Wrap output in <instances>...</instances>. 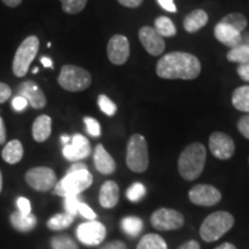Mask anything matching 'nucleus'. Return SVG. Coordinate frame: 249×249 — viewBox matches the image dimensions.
Listing matches in <instances>:
<instances>
[{
  "instance_id": "f257e3e1",
  "label": "nucleus",
  "mask_w": 249,
  "mask_h": 249,
  "mask_svg": "<svg viewBox=\"0 0 249 249\" xmlns=\"http://www.w3.org/2000/svg\"><path fill=\"white\" fill-rule=\"evenodd\" d=\"M156 73L166 80H194L201 73V62L187 52H171L160 59Z\"/></svg>"
},
{
  "instance_id": "f03ea898",
  "label": "nucleus",
  "mask_w": 249,
  "mask_h": 249,
  "mask_svg": "<svg viewBox=\"0 0 249 249\" xmlns=\"http://www.w3.org/2000/svg\"><path fill=\"white\" fill-rule=\"evenodd\" d=\"M207 151L202 143H192L183 149L178 160V170L180 176L187 181L197 179L203 172Z\"/></svg>"
},
{
  "instance_id": "7ed1b4c3",
  "label": "nucleus",
  "mask_w": 249,
  "mask_h": 249,
  "mask_svg": "<svg viewBox=\"0 0 249 249\" xmlns=\"http://www.w3.org/2000/svg\"><path fill=\"white\" fill-rule=\"evenodd\" d=\"M234 225V218L226 211H217L208 216L202 223L200 235L204 241L213 242L220 239Z\"/></svg>"
},
{
  "instance_id": "20e7f679",
  "label": "nucleus",
  "mask_w": 249,
  "mask_h": 249,
  "mask_svg": "<svg viewBox=\"0 0 249 249\" xmlns=\"http://www.w3.org/2000/svg\"><path fill=\"white\" fill-rule=\"evenodd\" d=\"M92 183V176L88 170L66 173V176L54 186L53 193L61 197L80 195V193L89 188Z\"/></svg>"
},
{
  "instance_id": "39448f33",
  "label": "nucleus",
  "mask_w": 249,
  "mask_h": 249,
  "mask_svg": "<svg viewBox=\"0 0 249 249\" xmlns=\"http://www.w3.org/2000/svg\"><path fill=\"white\" fill-rule=\"evenodd\" d=\"M126 163L133 172H144L149 165L148 144L145 139L140 134H134L127 144Z\"/></svg>"
},
{
  "instance_id": "423d86ee",
  "label": "nucleus",
  "mask_w": 249,
  "mask_h": 249,
  "mask_svg": "<svg viewBox=\"0 0 249 249\" xmlns=\"http://www.w3.org/2000/svg\"><path fill=\"white\" fill-rule=\"evenodd\" d=\"M39 49V39L37 36H29L21 43L17 52H15L13 60V73L15 76L23 77L29 71V67L34 59L36 58Z\"/></svg>"
},
{
  "instance_id": "0eeeda50",
  "label": "nucleus",
  "mask_w": 249,
  "mask_h": 249,
  "mask_svg": "<svg viewBox=\"0 0 249 249\" xmlns=\"http://www.w3.org/2000/svg\"><path fill=\"white\" fill-rule=\"evenodd\" d=\"M58 82L67 91L79 92L89 88V86L91 85V75L85 68L74 65H65L61 68Z\"/></svg>"
},
{
  "instance_id": "6e6552de",
  "label": "nucleus",
  "mask_w": 249,
  "mask_h": 249,
  "mask_svg": "<svg viewBox=\"0 0 249 249\" xmlns=\"http://www.w3.org/2000/svg\"><path fill=\"white\" fill-rule=\"evenodd\" d=\"M26 181L31 188L38 192H48L54 188L57 183V176L50 167H34L26 173Z\"/></svg>"
},
{
  "instance_id": "1a4fd4ad",
  "label": "nucleus",
  "mask_w": 249,
  "mask_h": 249,
  "mask_svg": "<svg viewBox=\"0 0 249 249\" xmlns=\"http://www.w3.org/2000/svg\"><path fill=\"white\" fill-rule=\"evenodd\" d=\"M185 223V218L179 211L160 208L151 214V225L160 231L178 230Z\"/></svg>"
},
{
  "instance_id": "9d476101",
  "label": "nucleus",
  "mask_w": 249,
  "mask_h": 249,
  "mask_svg": "<svg viewBox=\"0 0 249 249\" xmlns=\"http://www.w3.org/2000/svg\"><path fill=\"white\" fill-rule=\"evenodd\" d=\"M76 236L83 245L97 246L102 244L107 236V229L97 220H90L79 225L76 229Z\"/></svg>"
},
{
  "instance_id": "9b49d317",
  "label": "nucleus",
  "mask_w": 249,
  "mask_h": 249,
  "mask_svg": "<svg viewBox=\"0 0 249 249\" xmlns=\"http://www.w3.org/2000/svg\"><path fill=\"white\" fill-rule=\"evenodd\" d=\"M189 200L196 205L213 207L222 200V194L213 186L196 185L189 191Z\"/></svg>"
},
{
  "instance_id": "f8f14e48",
  "label": "nucleus",
  "mask_w": 249,
  "mask_h": 249,
  "mask_svg": "<svg viewBox=\"0 0 249 249\" xmlns=\"http://www.w3.org/2000/svg\"><path fill=\"white\" fill-rule=\"evenodd\" d=\"M209 147L214 157L218 160H229L234 154L235 145L229 135L222 132L213 133L209 140Z\"/></svg>"
},
{
  "instance_id": "ddd939ff",
  "label": "nucleus",
  "mask_w": 249,
  "mask_h": 249,
  "mask_svg": "<svg viewBox=\"0 0 249 249\" xmlns=\"http://www.w3.org/2000/svg\"><path fill=\"white\" fill-rule=\"evenodd\" d=\"M91 154V145L88 139L81 134H75L71 139V144L64 145L62 155L70 161H79L85 160Z\"/></svg>"
},
{
  "instance_id": "4468645a",
  "label": "nucleus",
  "mask_w": 249,
  "mask_h": 249,
  "mask_svg": "<svg viewBox=\"0 0 249 249\" xmlns=\"http://www.w3.org/2000/svg\"><path fill=\"white\" fill-rule=\"evenodd\" d=\"M107 57L113 65H124L129 58V42L123 35L111 37L107 44Z\"/></svg>"
},
{
  "instance_id": "2eb2a0df",
  "label": "nucleus",
  "mask_w": 249,
  "mask_h": 249,
  "mask_svg": "<svg viewBox=\"0 0 249 249\" xmlns=\"http://www.w3.org/2000/svg\"><path fill=\"white\" fill-rule=\"evenodd\" d=\"M18 96H21L34 108H43L46 105V97L43 90L34 81L22 82L18 88Z\"/></svg>"
},
{
  "instance_id": "dca6fc26",
  "label": "nucleus",
  "mask_w": 249,
  "mask_h": 249,
  "mask_svg": "<svg viewBox=\"0 0 249 249\" xmlns=\"http://www.w3.org/2000/svg\"><path fill=\"white\" fill-rule=\"evenodd\" d=\"M139 38L141 40L143 48L151 55H160L164 52L165 42L163 37L158 35L154 28L143 27L139 31Z\"/></svg>"
},
{
  "instance_id": "f3484780",
  "label": "nucleus",
  "mask_w": 249,
  "mask_h": 249,
  "mask_svg": "<svg viewBox=\"0 0 249 249\" xmlns=\"http://www.w3.org/2000/svg\"><path fill=\"white\" fill-rule=\"evenodd\" d=\"M93 161L95 167L99 173L111 174L116 171V161L111 157V155L103 147V144H97L93 152Z\"/></svg>"
},
{
  "instance_id": "a211bd4d",
  "label": "nucleus",
  "mask_w": 249,
  "mask_h": 249,
  "mask_svg": "<svg viewBox=\"0 0 249 249\" xmlns=\"http://www.w3.org/2000/svg\"><path fill=\"white\" fill-rule=\"evenodd\" d=\"M214 37L224 45L230 46L231 49L240 45L242 43V35L240 33L233 29L232 27L220 22L214 27Z\"/></svg>"
},
{
  "instance_id": "6ab92c4d",
  "label": "nucleus",
  "mask_w": 249,
  "mask_h": 249,
  "mask_svg": "<svg viewBox=\"0 0 249 249\" xmlns=\"http://www.w3.org/2000/svg\"><path fill=\"white\" fill-rule=\"evenodd\" d=\"M119 186L116 182L108 180V181L103 183L99 191V203L105 209H111L116 207L118 201H119Z\"/></svg>"
},
{
  "instance_id": "aec40b11",
  "label": "nucleus",
  "mask_w": 249,
  "mask_h": 249,
  "mask_svg": "<svg viewBox=\"0 0 249 249\" xmlns=\"http://www.w3.org/2000/svg\"><path fill=\"white\" fill-rule=\"evenodd\" d=\"M52 120L46 114L38 116L33 124V138L36 142H45L51 135Z\"/></svg>"
},
{
  "instance_id": "412c9836",
  "label": "nucleus",
  "mask_w": 249,
  "mask_h": 249,
  "mask_svg": "<svg viewBox=\"0 0 249 249\" xmlns=\"http://www.w3.org/2000/svg\"><path fill=\"white\" fill-rule=\"evenodd\" d=\"M208 14L203 9H195L189 13L183 20V28L187 33L194 34L196 31L202 29L208 23Z\"/></svg>"
},
{
  "instance_id": "4be33fe9",
  "label": "nucleus",
  "mask_w": 249,
  "mask_h": 249,
  "mask_svg": "<svg viewBox=\"0 0 249 249\" xmlns=\"http://www.w3.org/2000/svg\"><path fill=\"white\" fill-rule=\"evenodd\" d=\"M9 220H11L12 226L18 232H30L37 225V218L35 214H23L20 211H15L12 213Z\"/></svg>"
},
{
  "instance_id": "5701e85b",
  "label": "nucleus",
  "mask_w": 249,
  "mask_h": 249,
  "mask_svg": "<svg viewBox=\"0 0 249 249\" xmlns=\"http://www.w3.org/2000/svg\"><path fill=\"white\" fill-rule=\"evenodd\" d=\"M2 160L8 164H17L23 157V147L18 140L8 142L2 149Z\"/></svg>"
},
{
  "instance_id": "b1692460",
  "label": "nucleus",
  "mask_w": 249,
  "mask_h": 249,
  "mask_svg": "<svg viewBox=\"0 0 249 249\" xmlns=\"http://www.w3.org/2000/svg\"><path fill=\"white\" fill-rule=\"evenodd\" d=\"M121 230L127 235L136 238L143 230V222L141 218L135 216H128L121 219Z\"/></svg>"
},
{
  "instance_id": "393cba45",
  "label": "nucleus",
  "mask_w": 249,
  "mask_h": 249,
  "mask_svg": "<svg viewBox=\"0 0 249 249\" xmlns=\"http://www.w3.org/2000/svg\"><path fill=\"white\" fill-rule=\"evenodd\" d=\"M232 104L236 110L249 112V86L239 87L232 95Z\"/></svg>"
},
{
  "instance_id": "a878e982",
  "label": "nucleus",
  "mask_w": 249,
  "mask_h": 249,
  "mask_svg": "<svg viewBox=\"0 0 249 249\" xmlns=\"http://www.w3.org/2000/svg\"><path fill=\"white\" fill-rule=\"evenodd\" d=\"M154 29L160 37H172L177 34V28L172 20L166 17H160L156 18Z\"/></svg>"
},
{
  "instance_id": "bb28decb",
  "label": "nucleus",
  "mask_w": 249,
  "mask_h": 249,
  "mask_svg": "<svg viewBox=\"0 0 249 249\" xmlns=\"http://www.w3.org/2000/svg\"><path fill=\"white\" fill-rule=\"evenodd\" d=\"M136 249H167V245L161 236L150 233L143 236Z\"/></svg>"
},
{
  "instance_id": "cd10ccee",
  "label": "nucleus",
  "mask_w": 249,
  "mask_h": 249,
  "mask_svg": "<svg viewBox=\"0 0 249 249\" xmlns=\"http://www.w3.org/2000/svg\"><path fill=\"white\" fill-rule=\"evenodd\" d=\"M73 220L74 217L66 213H57L54 214L53 217L50 218L48 223H46V225H48L49 229L52 230V231H60V230H64L70 226L71 224L73 223Z\"/></svg>"
},
{
  "instance_id": "c85d7f7f",
  "label": "nucleus",
  "mask_w": 249,
  "mask_h": 249,
  "mask_svg": "<svg viewBox=\"0 0 249 249\" xmlns=\"http://www.w3.org/2000/svg\"><path fill=\"white\" fill-rule=\"evenodd\" d=\"M226 58L231 62H239V64L249 62V46L241 43L240 45L230 50V52H227Z\"/></svg>"
},
{
  "instance_id": "c756f323",
  "label": "nucleus",
  "mask_w": 249,
  "mask_h": 249,
  "mask_svg": "<svg viewBox=\"0 0 249 249\" xmlns=\"http://www.w3.org/2000/svg\"><path fill=\"white\" fill-rule=\"evenodd\" d=\"M220 23L232 27L233 29H235L238 33L241 34L246 29V27H247V18H246L245 15L240 13H231L226 15L225 18H223Z\"/></svg>"
},
{
  "instance_id": "7c9ffc66",
  "label": "nucleus",
  "mask_w": 249,
  "mask_h": 249,
  "mask_svg": "<svg viewBox=\"0 0 249 249\" xmlns=\"http://www.w3.org/2000/svg\"><path fill=\"white\" fill-rule=\"evenodd\" d=\"M62 11L67 14H77L85 9L88 0H60Z\"/></svg>"
},
{
  "instance_id": "2f4dec72",
  "label": "nucleus",
  "mask_w": 249,
  "mask_h": 249,
  "mask_svg": "<svg viewBox=\"0 0 249 249\" xmlns=\"http://www.w3.org/2000/svg\"><path fill=\"white\" fill-rule=\"evenodd\" d=\"M51 247L53 249H79L76 242L68 235H58L51 239Z\"/></svg>"
},
{
  "instance_id": "473e14b6",
  "label": "nucleus",
  "mask_w": 249,
  "mask_h": 249,
  "mask_svg": "<svg viewBox=\"0 0 249 249\" xmlns=\"http://www.w3.org/2000/svg\"><path fill=\"white\" fill-rule=\"evenodd\" d=\"M145 195V187L141 182H135L127 189L126 196L129 201L138 202Z\"/></svg>"
},
{
  "instance_id": "72a5a7b5",
  "label": "nucleus",
  "mask_w": 249,
  "mask_h": 249,
  "mask_svg": "<svg viewBox=\"0 0 249 249\" xmlns=\"http://www.w3.org/2000/svg\"><path fill=\"white\" fill-rule=\"evenodd\" d=\"M98 107L103 113L108 117H112L117 112V105L105 95L98 96Z\"/></svg>"
},
{
  "instance_id": "f704fd0d",
  "label": "nucleus",
  "mask_w": 249,
  "mask_h": 249,
  "mask_svg": "<svg viewBox=\"0 0 249 249\" xmlns=\"http://www.w3.org/2000/svg\"><path fill=\"white\" fill-rule=\"evenodd\" d=\"M80 203H81V200H80L79 195L67 196V197H65L64 208H65V211H66V213L75 217L76 214L79 213Z\"/></svg>"
},
{
  "instance_id": "c9c22d12",
  "label": "nucleus",
  "mask_w": 249,
  "mask_h": 249,
  "mask_svg": "<svg viewBox=\"0 0 249 249\" xmlns=\"http://www.w3.org/2000/svg\"><path fill=\"white\" fill-rule=\"evenodd\" d=\"M85 124L87 126V130L90 135L93 136V138H98L101 135V126H99V123L96 119L90 117L85 118Z\"/></svg>"
},
{
  "instance_id": "e433bc0d",
  "label": "nucleus",
  "mask_w": 249,
  "mask_h": 249,
  "mask_svg": "<svg viewBox=\"0 0 249 249\" xmlns=\"http://www.w3.org/2000/svg\"><path fill=\"white\" fill-rule=\"evenodd\" d=\"M79 213L89 220H95L96 217H97V214L93 213L91 208H90L88 204L83 203V202H81L79 205Z\"/></svg>"
},
{
  "instance_id": "4c0bfd02",
  "label": "nucleus",
  "mask_w": 249,
  "mask_h": 249,
  "mask_svg": "<svg viewBox=\"0 0 249 249\" xmlns=\"http://www.w3.org/2000/svg\"><path fill=\"white\" fill-rule=\"evenodd\" d=\"M238 129L242 136L249 140V116H245L240 118L238 123Z\"/></svg>"
},
{
  "instance_id": "58836bf2",
  "label": "nucleus",
  "mask_w": 249,
  "mask_h": 249,
  "mask_svg": "<svg viewBox=\"0 0 249 249\" xmlns=\"http://www.w3.org/2000/svg\"><path fill=\"white\" fill-rule=\"evenodd\" d=\"M18 211L23 214H29L31 213V205L30 201L26 197H18L17 201Z\"/></svg>"
},
{
  "instance_id": "ea45409f",
  "label": "nucleus",
  "mask_w": 249,
  "mask_h": 249,
  "mask_svg": "<svg viewBox=\"0 0 249 249\" xmlns=\"http://www.w3.org/2000/svg\"><path fill=\"white\" fill-rule=\"evenodd\" d=\"M11 95H12L11 88H9L6 83L0 82V104H1V103H5L6 101H8V98L11 97Z\"/></svg>"
},
{
  "instance_id": "a19ab883",
  "label": "nucleus",
  "mask_w": 249,
  "mask_h": 249,
  "mask_svg": "<svg viewBox=\"0 0 249 249\" xmlns=\"http://www.w3.org/2000/svg\"><path fill=\"white\" fill-rule=\"evenodd\" d=\"M12 105H13L15 111H23L27 107L28 102L23 97H21V96H17V97H14L13 102H12Z\"/></svg>"
},
{
  "instance_id": "79ce46f5",
  "label": "nucleus",
  "mask_w": 249,
  "mask_h": 249,
  "mask_svg": "<svg viewBox=\"0 0 249 249\" xmlns=\"http://www.w3.org/2000/svg\"><path fill=\"white\" fill-rule=\"evenodd\" d=\"M157 1L165 11L171 12V13H176L177 12V6L174 5L173 0H157Z\"/></svg>"
},
{
  "instance_id": "37998d69",
  "label": "nucleus",
  "mask_w": 249,
  "mask_h": 249,
  "mask_svg": "<svg viewBox=\"0 0 249 249\" xmlns=\"http://www.w3.org/2000/svg\"><path fill=\"white\" fill-rule=\"evenodd\" d=\"M238 74L244 81L249 82V62L246 64H240L238 67Z\"/></svg>"
},
{
  "instance_id": "c03bdc74",
  "label": "nucleus",
  "mask_w": 249,
  "mask_h": 249,
  "mask_svg": "<svg viewBox=\"0 0 249 249\" xmlns=\"http://www.w3.org/2000/svg\"><path fill=\"white\" fill-rule=\"evenodd\" d=\"M99 249H127V246L124 245L123 241L116 240V241L107 242V244L102 246V247Z\"/></svg>"
},
{
  "instance_id": "a18cd8bd",
  "label": "nucleus",
  "mask_w": 249,
  "mask_h": 249,
  "mask_svg": "<svg viewBox=\"0 0 249 249\" xmlns=\"http://www.w3.org/2000/svg\"><path fill=\"white\" fill-rule=\"evenodd\" d=\"M142 1L143 0H118V2H119L120 5L129 8L139 7V6L142 4Z\"/></svg>"
},
{
  "instance_id": "49530a36",
  "label": "nucleus",
  "mask_w": 249,
  "mask_h": 249,
  "mask_svg": "<svg viewBox=\"0 0 249 249\" xmlns=\"http://www.w3.org/2000/svg\"><path fill=\"white\" fill-rule=\"evenodd\" d=\"M179 249H200V244L195 240L187 241L183 245L180 246Z\"/></svg>"
},
{
  "instance_id": "de8ad7c7",
  "label": "nucleus",
  "mask_w": 249,
  "mask_h": 249,
  "mask_svg": "<svg viewBox=\"0 0 249 249\" xmlns=\"http://www.w3.org/2000/svg\"><path fill=\"white\" fill-rule=\"evenodd\" d=\"M82 170H88V167H87V165L83 164V163H75V164L71 165L70 169H68L67 173L77 172V171H82Z\"/></svg>"
},
{
  "instance_id": "09e8293b",
  "label": "nucleus",
  "mask_w": 249,
  "mask_h": 249,
  "mask_svg": "<svg viewBox=\"0 0 249 249\" xmlns=\"http://www.w3.org/2000/svg\"><path fill=\"white\" fill-rule=\"evenodd\" d=\"M6 142V128L2 118L0 117V144H4Z\"/></svg>"
},
{
  "instance_id": "8fccbe9b",
  "label": "nucleus",
  "mask_w": 249,
  "mask_h": 249,
  "mask_svg": "<svg viewBox=\"0 0 249 249\" xmlns=\"http://www.w3.org/2000/svg\"><path fill=\"white\" fill-rule=\"evenodd\" d=\"M1 1L4 2L6 6H8V7L14 8V7H18V5H21L22 0H1Z\"/></svg>"
},
{
  "instance_id": "3c124183",
  "label": "nucleus",
  "mask_w": 249,
  "mask_h": 249,
  "mask_svg": "<svg viewBox=\"0 0 249 249\" xmlns=\"http://www.w3.org/2000/svg\"><path fill=\"white\" fill-rule=\"evenodd\" d=\"M40 62L43 64V66L44 67H49V68H52L53 67V64H52V60L48 57H43L40 59Z\"/></svg>"
},
{
  "instance_id": "603ef678",
  "label": "nucleus",
  "mask_w": 249,
  "mask_h": 249,
  "mask_svg": "<svg viewBox=\"0 0 249 249\" xmlns=\"http://www.w3.org/2000/svg\"><path fill=\"white\" fill-rule=\"evenodd\" d=\"M214 249H236V247L234 245L230 244V242H224V244L218 246V247L214 248Z\"/></svg>"
},
{
  "instance_id": "864d4df0",
  "label": "nucleus",
  "mask_w": 249,
  "mask_h": 249,
  "mask_svg": "<svg viewBox=\"0 0 249 249\" xmlns=\"http://www.w3.org/2000/svg\"><path fill=\"white\" fill-rule=\"evenodd\" d=\"M70 138H68L67 135H62L61 136V142H62V144L64 145H66V144H68V142H70Z\"/></svg>"
},
{
  "instance_id": "5fc2aeb1",
  "label": "nucleus",
  "mask_w": 249,
  "mask_h": 249,
  "mask_svg": "<svg viewBox=\"0 0 249 249\" xmlns=\"http://www.w3.org/2000/svg\"><path fill=\"white\" fill-rule=\"evenodd\" d=\"M242 44H246L249 46V34H247V35H245L244 37H242Z\"/></svg>"
},
{
  "instance_id": "6e6d98bb",
  "label": "nucleus",
  "mask_w": 249,
  "mask_h": 249,
  "mask_svg": "<svg viewBox=\"0 0 249 249\" xmlns=\"http://www.w3.org/2000/svg\"><path fill=\"white\" fill-rule=\"evenodd\" d=\"M2 189V176H1V172H0V192H1Z\"/></svg>"
},
{
  "instance_id": "4d7b16f0",
  "label": "nucleus",
  "mask_w": 249,
  "mask_h": 249,
  "mask_svg": "<svg viewBox=\"0 0 249 249\" xmlns=\"http://www.w3.org/2000/svg\"><path fill=\"white\" fill-rule=\"evenodd\" d=\"M37 71H38V68H37V67H36V68H34L33 73H34V74H36V73H37Z\"/></svg>"
}]
</instances>
